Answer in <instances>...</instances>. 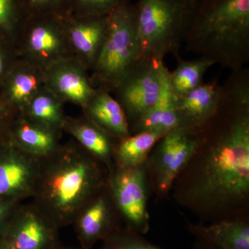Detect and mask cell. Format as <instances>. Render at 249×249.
<instances>
[{"label": "cell", "instance_id": "1", "mask_svg": "<svg viewBox=\"0 0 249 249\" xmlns=\"http://www.w3.org/2000/svg\"><path fill=\"white\" fill-rule=\"evenodd\" d=\"M216 112L172 190L180 204L211 223L247 218L249 199V70L231 71Z\"/></svg>", "mask_w": 249, "mask_h": 249}, {"label": "cell", "instance_id": "2", "mask_svg": "<svg viewBox=\"0 0 249 249\" xmlns=\"http://www.w3.org/2000/svg\"><path fill=\"white\" fill-rule=\"evenodd\" d=\"M106 165L73 139L41 159L31 199L59 229L72 225L87 203L107 186Z\"/></svg>", "mask_w": 249, "mask_h": 249}, {"label": "cell", "instance_id": "3", "mask_svg": "<svg viewBox=\"0 0 249 249\" xmlns=\"http://www.w3.org/2000/svg\"><path fill=\"white\" fill-rule=\"evenodd\" d=\"M183 43L214 65L243 68L249 62V0H198Z\"/></svg>", "mask_w": 249, "mask_h": 249}, {"label": "cell", "instance_id": "4", "mask_svg": "<svg viewBox=\"0 0 249 249\" xmlns=\"http://www.w3.org/2000/svg\"><path fill=\"white\" fill-rule=\"evenodd\" d=\"M198 0H138L134 4L142 58L177 59Z\"/></svg>", "mask_w": 249, "mask_h": 249}, {"label": "cell", "instance_id": "5", "mask_svg": "<svg viewBox=\"0 0 249 249\" xmlns=\"http://www.w3.org/2000/svg\"><path fill=\"white\" fill-rule=\"evenodd\" d=\"M107 21V34L90 78L96 89L111 93L142 58V52L130 0H124Z\"/></svg>", "mask_w": 249, "mask_h": 249}, {"label": "cell", "instance_id": "6", "mask_svg": "<svg viewBox=\"0 0 249 249\" xmlns=\"http://www.w3.org/2000/svg\"><path fill=\"white\" fill-rule=\"evenodd\" d=\"M64 18L52 15L28 17L15 45L19 58L45 71L72 57Z\"/></svg>", "mask_w": 249, "mask_h": 249}, {"label": "cell", "instance_id": "7", "mask_svg": "<svg viewBox=\"0 0 249 249\" xmlns=\"http://www.w3.org/2000/svg\"><path fill=\"white\" fill-rule=\"evenodd\" d=\"M200 142L199 131L178 127L164 134L154 147L149 166L153 188L160 196L171 191L175 180L193 158Z\"/></svg>", "mask_w": 249, "mask_h": 249}, {"label": "cell", "instance_id": "8", "mask_svg": "<svg viewBox=\"0 0 249 249\" xmlns=\"http://www.w3.org/2000/svg\"><path fill=\"white\" fill-rule=\"evenodd\" d=\"M107 186L124 227L146 234L150 229V214L145 163L134 168L114 165L108 175Z\"/></svg>", "mask_w": 249, "mask_h": 249}, {"label": "cell", "instance_id": "9", "mask_svg": "<svg viewBox=\"0 0 249 249\" xmlns=\"http://www.w3.org/2000/svg\"><path fill=\"white\" fill-rule=\"evenodd\" d=\"M166 70L163 61L141 58L111 93L124 109L129 126L160 98Z\"/></svg>", "mask_w": 249, "mask_h": 249}, {"label": "cell", "instance_id": "10", "mask_svg": "<svg viewBox=\"0 0 249 249\" xmlns=\"http://www.w3.org/2000/svg\"><path fill=\"white\" fill-rule=\"evenodd\" d=\"M41 159L15 145L8 137L0 143V199L24 201L32 197Z\"/></svg>", "mask_w": 249, "mask_h": 249}, {"label": "cell", "instance_id": "11", "mask_svg": "<svg viewBox=\"0 0 249 249\" xmlns=\"http://www.w3.org/2000/svg\"><path fill=\"white\" fill-rule=\"evenodd\" d=\"M59 229L34 203L15 211L2 240L18 249H53L61 243Z\"/></svg>", "mask_w": 249, "mask_h": 249}, {"label": "cell", "instance_id": "12", "mask_svg": "<svg viewBox=\"0 0 249 249\" xmlns=\"http://www.w3.org/2000/svg\"><path fill=\"white\" fill-rule=\"evenodd\" d=\"M122 223L107 184L80 210L72 226L80 247L91 249L122 227Z\"/></svg>", "mask_w": 249, "mask_h": 249}, {"label": "cell", "instance_id": "13", "mask_svg": "<svg viewBox=\"0 0 249 249\" xmlns=\"http://www.w3.org/2000/svg\"><path fill=\"white\" fill-rule=\"evenodd\" d=\"M44 71L45 86L65 103L82 109L96 93L89 70L73 57L55 62Z\"/></svg>", "mask_w": 249, "mask_h": 249}, {"label": "cell", "instance_id": "14", "mask_svg": "<svg viewBox=\"0 0 249 249\" xmlns=\"http://www.w3.org/2000/svg\"><path fill=\"white\" fill-rule=\"evenodd\" d=\"M107 17L68 15L64 18L72 57L89 71L94 66L107 34Z\"/></svg>", "mask_w": 249, "mask_h": 249}, {"label": "cell", "instance_id": "15", "mask_svg": "<svg viewBox=\"0 0 249 249\" xmlns=\"http://www.w3.org/2000/svg\"><path fill=\"white\" fill-rule=\"evenodd\" d=\"M43 86L44 70L19 58L0 86V96L19 114Z\"/></svg>", "mask_w": 249, "mask_h": 249}, {"label": "cell", "instance_id": "16", "mask_svg": "<svg viewBox=\"0 0 249 249\" xmlns=\"http://www.w3.org/2000/svg\"><path fill=\"white\" fill-rule=\"evenodd\" d=\"M222 91V85L217 80H213L178 98L180 127L196 131L201 129L217 111Z\"/></svg>", "mask_w": 249, "mask_h": 249}, {"label": "cell", "instance_id": "17", "mask_svg": "<svg viewBox=\"0 0 249 249\" xmlns=\"http://www.w3.org/2000/svg\"><path fill=\"white\" fill-rule=\"evenodd\" d=\"M63 132L70 134L80 146L106 165L108 172L112 169L118 139L98 127L83 114L78 117L67 116Z\"/></svg>", "mask_w": 249, "mask_h": 249}, {"label": "cell", "instance_id": "18", "mask_svg": "<svg viewBox=\"0 0 249 249\" xmlns=\"http://www.w3.org/2000/svg\"><path fill=\"white\" fill-rule=\"evenodd\" d=\"M62 134L18 114L10 127L9 139L21 150L42 159L58 148Z\"/></svg>", "mask_w": 249, "mask_h": 249}, {"label": "cell", "instance_id": "19", "mask_svg": "<svg viewBox=\"0 0 249 249\" xmlns=\"http://www.w3.org/2000/svg\"><path fill=\"white\" fill-rule=\"evenodd\" d=\"M178 101V96L170 85L169 71L167 69L160 98L150 109L129 124L130 134L147 130L169 132L171 129L180 127L181 122Z\"/></svg>", "mask_w": 249, "mask_h": 249}, {"label": "cell", "instance_id": "20", "mask_svg": "<svg viewBox=\"0 0 249 249\" xmlns=\"http://www.w3.org/2000/svg\"><path fill=\"white\" fill-rule=\"evenodd\" d=\"M196 240L222 249H249V222L247 218L226 219L205 224H188Z\"/></svg>", "mask_w": 249, "mask_h": 249}, {"label": "cell", "instance_id": "21", "mask_svg": "<svg viewBox=\"0 0 249 249\" xmlns=\"http://www.w3.org/2000/svg\"><path fill=\"white\" fill-rule=\"evenodd\" d=\"M82 111L83 115L116 139H124L130 135L124 109L111 93L96 89Z\"/></svg>", "mask_w": 249, "mask_h": 249}, {"label": "cell", "instance_id": "22", "mask_svg": "<svg viewBox=\"0 0 249 249\" xmlns=\"http://www.w3.org/2000/svg\"><path fill=\"white\" fill-rule=\"evenodd\" d=\"M167 132L163 130L142 131L118 139L114 150V165L134 168L143 165L156 144Z\"/></svg>", "mask_w": 249, "mask_h": 249}, {"label": "cell", "instance_id": "23", "mask_svg": "<svg viewBox=\"0 0 249 249\" xmlns=\"http://www.w3.org/2000/svg\"><path fill=\"white\" fill-rule=\"evenodd\" d=\"M65 104L58 96L43 86L19 114L34 122L63 133L67 116L65 113Z\"/></svg>", "mask_w": 249, "mask_h": 249}, {"label": "cell", "instance_id": "24", "mask_svg": "<svg viewBox=\"0 0 249 249\" xmlns=\"http://www.w3.org/2000/svg\"><path fill=\"white\" fill-rule=\"evenodd\" d=\"M176 69L169 71L170 85L178 98L196 89L204 83L205 73L214 65L212 60L201 56L195 60H185L178 58Z\"/></svg>", "mask_w": 249, "mask_h": 249}, {"label": "cell", "instance_id": "25", "mask_svg": "<svg viewBox=\"0 0 249 249\" xmlns=\"http://www.w3.org/2000/svg\"><path fill=\"white\" fill-rule=\"evenodd\" d=\"M27 18L20 0H0V38L16 45Z\"/></svg>", "mask_w": 249, "mask_h": 249}, {"label": "cell", "instance_id": "26", "mask_svg": "<svg viewBox=\"0 0 249 249\" xmlns=\"http://www.w3.org/2000/svg\"><path fill=\"white\" fill-rule=\"evenodd\" d=\"M142 235L123 226L103 240L99 249H165L154 245Z\"/></svg>", "mask_w": 249, "mask_h": 249}, {"label": "cell", "instance_id": "27", "mask_svg": "<svg viewBox=\"0 0 249 249\" xmlns=\"http://www.w3.org/2000/svg\"><path fill=\"white\" fill-rule=\"evenodd\" d=\"M124 0H71L68 15L86 17H107ZM67 15V16H68Z\"/></svg>", "mask_w": 249, "mask_h": 249}, {"label": "cell", "instance_id": "28", "mask_svg": "<svg viewBox=\"0 0 249 249\" xmlns=\"http://www.w3.org/2000/svg\"><path fill=\"white\" fill-rule=\"evenodd\" d=\"M28 17L52 16L66 17L71 0H20Z\"/></svg>", "mask_w": 249, "mask_h": 249}, {"label": "cell", "instance_id": "29", "mask_svg": "<svg viewBox=\"0 0 249 249\" xmlns=\"http://www.w3.org/2000/svg\"><path fill=\"white\" fill-rule=\"evenodd\" d=\"M18 58L16 46L0 38V86Z\"/></svg>", "mask_w": 249, "mask_h": 249}, {"label": "cell", "instance_id": "30", "mask_svg": "<svg viewBox=\"0 0 249 249\" xmlns=\"http://www.w3.org/2000/svg\"><path fill=\"white\" fill-rule=\"evenodd\" d=\"M18 114L0 96V143L9 137L10 127Z\"/></svg>", "mask_w": 249, "mask_h": 249}, {"label": "cell", "instance_id": "31", "mask_svg": "<svg viewBox=\"0 0 249 249\" xmlns=\"http://www.w3.org/2000/svg\"><path fill=\"white\" fill-rule=\"evenodd\" d=\"M22 201L0 199V241L4 238L10 220Z\"/></svg>", "mask_w": 249, "mask_h": 249}, {"label": "cell", "instance_id": "32", "mask_svg": "<svg viewBox=\"0 0 249 249\" xmlns=\"http://www.w3.org/2000/svg\"><path fill=\"white\" fill-rule=\"evenodd\" d=\"M194 249H222L214 247L213 245H210L203 241L196 240V245Z\"/></svg>", "mask_w": 249, "mask_h": 249}, {"label": "cell", "instance_id": "33", "mask_svg": "<svg viewBox=\"0 0 249 249\" xmlns=\"http://www.w3.org/2000/svg\"><path fill=\"white\" fill-rule=\"evenodd\" d=\"M0 249H18L4 240L0 241Z\"/></svg>", "mask_w": 249, "mask_h": 249}, {"label": "cell", "instance_id": "34", "mask_svg": "<svg viewBox=\"0 0 249 249\" xmlns=\"http://www.w3.org/2000/svg\"><path fill=\"white\" fill-rule=\"evenodd\" d=\"M53 249H84L80 247V248H76V247H66V246H64L62 245V243L59 244L56 247H55Z\"/></svg>", "mask_w": 249, "mask_h": 249}]
</instances>
